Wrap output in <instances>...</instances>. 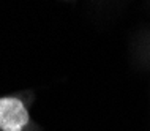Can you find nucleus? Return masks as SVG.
Returning <instances> with one entry per match:
<instances>
[{
  "label": "nucleus",
  "instance_id": "obj_1",
  "mask_svg": "<svg viewBox=\"0 0 150 131\" xmlns=\"http://www.w3.org/2000/svg\"><path fill=\"white\" fill-rule=\"evenodd\" d=\"M33 100L32 90L0 96V131H41V126L30 115Z\"/></svg>",
  "mask_w": 150,
  "mask_h": 131
},
{
  "label": "nucleus",
  "instance_id": "obj_2",
  "mask_svg": "<svg viewBox=\"0 0 150 131\" xmlns=\"http://www.w3.org/2000/svg\"><path fill=\"white\" fill-rule=\"evenodd\" d=\"M133 54L139 65L150 67V28L139 33L133 44Z\"/></svg>",
  "mask_w": 150,
  "mask_h": 131
}]
</instances>
